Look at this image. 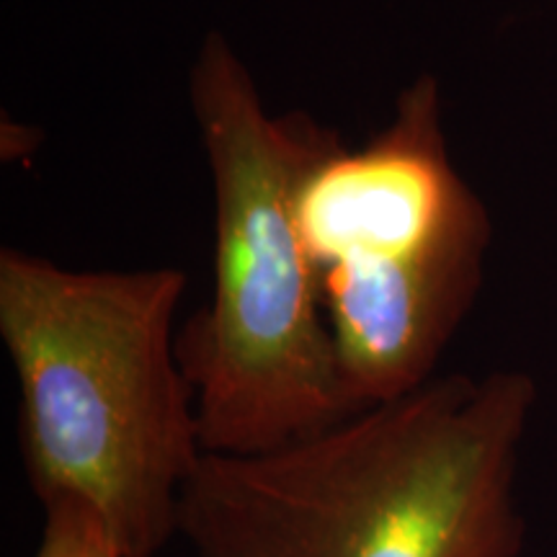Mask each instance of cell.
I'll return each instance as SVG.
<instances>
[{
	"instance_id": "6da1fadb",
	"label": "cell",
	"mask_w": 557,
	"mask_h": 557,
	"mask_svg": "<svg viewBox=\"0 0 557 557\" xmlns=\"http://www.w3.org/2000/svg\"><path fill=\"white\" fill-rule=\"evenodd\" d=\"M524 372L434 377L315 436L205 455L178 504L194 557H519Z\"/></svg>"
},
{
	"instance_id": "7a4b0ae2",
	"label": "cell",
	"mask_w": 557,
	"mask_h": 557,
	"mask_svg": "<svg viewBox=\"0 0 557 557\" xmlns=\"http://www.w3.org/2000/svg\"><path fill=\"white\" fill-rule=\"evenodd\" d=\"M189 103L214 205L212 295L181 323L205 455H263L359 408L341 380L299 222L305 181L344 143L308 111L274 114L222 32L201 39Z\"/></svg>"
},
{
	"instance_id": "3957f363",
	"label": "cell",
	"mask_w": 557,
	"mask_h": 557,
	"mask_svg": "<svg viewBox=\"0 0 557 557\" xmlns=\"http://www.w3.org/2000/svg\"><path fill=\"white\" fill-rule=\"evenodd\" d=\"M186 287L178 267L86 271L0 248L26 478L41 504L94 506L122 557H158L178 537L181 496L205 459L176 354Z\"/></svg>"
},
{
	"instance_id": "277c9868",
	"label": "cell",
	"mask_w": 557,
	"mask_h": 557,
	"mask_svg": "<svg viewBox=\"0 0 557 557\" xmlns=\"http://www.w3.org/2000/svg\"><path fill=\"white\" fill-rule=\"evenodd\" d=\"M299 222L354 406L434 380L483 284L493 235L483 199L451 163L434 75H416L361 148L344 139L320 160Z\"/></svg>"
},
{
	"instance_id": "5b68a950",
	"label": "cell",
	"mask_w": 557,
	"mask_h": 557,
	"mask_svg": "<svg viewBox=\"0 0 557 557\" xmlns=\"http://www.w3.org/2000/svg\"><path fill=\"white\" fill-rule=\"evenodd\" d=\"M45 529L34 557H122L101 513L83 498L47 500Z\"/></svg>"
},
{
	"instance_id": "8992f818",
	"label": "cell",
	"mask_w": 557,
	"mask_h": 557,
	"mask_svg": "<svg viewBox=\"0 0 557 557\" xmlns=\"http://www.w3.org/2000/svg\"><path fill=\"white\" fill-rule=\"evenodd\" d=\"M41 139H45L41 129L3 116V122H0V158H3L5 163H9V160L11 163H16V160H29L34 152H37Z\"/></svg>"
}]
</instances>
